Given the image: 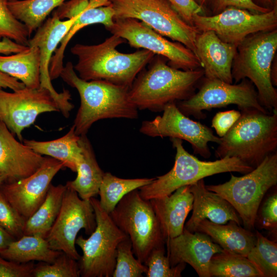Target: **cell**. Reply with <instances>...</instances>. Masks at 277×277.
Segmentation results:
<instances>
[{
  "label": "cell",
  "instance_id": "cell-1",
  "mask_svg": "<svg viewBox=\"0 0 277 277\" xmlns=\"http://www.w3.org/2000/svg\"><path fill=\"white\" fill-rule=\"evenodd\" d=\"M124 42L112 34L97 45H74L70 51L77 57L73 67L78 76L85 81H104L130 88L155 54L146 49L131 53L120 52L116 48Z\"/></svg>",
  "mask_w": 277,
  "mask_h": 277
},
{
  "label": "cell",
  "instance_id": "cell-2",
  "mask_svg": "<svg viewBox=\"0 0 277 277\" xmlns=\"http://www.w3.org/2000/svg\"><path fill=\"white\" fill-rule=\"evenodd\" d=\"M166 60L154 56L130 87V100L138 110L161 112L169 104L188 99L204 76L203 69H176L167 65Z\"/></svg>",
  "mask_w": 277,
  "mask_h": 277
},
{
  "label": "cell",
  "instance_id": "cell-3",
  "mask_svg": "<svg viewBox=\"0 0 277 277\" xmlns=\"http://www.w3.org/2000/svg\"><path fill=\"white\" fill-rule=\"evenodd\" d=\"M60 77L80 95V106L73 124L77 135H86L91 126L100 120L138 117V109L129 98V88L104 81L84 80L78 76L70 62L64 66Z\"/></svg>",
  "mask_w": 277,
  "mask_h": 277
},
{
  "label": "cell",
  "instance_id": "cell-4",
  "mask_svg": "<svg viewBox=\"0 0 277 277\" xmlns=\"http://www.w3.org/2000/svg\"><path fill=\"white\" fill-rule=\"evenodd\" d=\"M241 113L235 123L221 137L215 155L218 159L235 157L254 168L267 156L276 152L277 112L250 109Z\"/></svg>",
  "mask_w": 277,
  "mask_h": 277
},
{
  "label": "cell",
  "instance_id": "cell-5",
  "mask_svg": "<svg viewBox=\"0 0 277 277\" xmlns=\"http://www.w3.org/2000/svg\"><path fill=\"white\" fill-rule=\"evenodd\" d=\"M276 50V29L251 34L238 45L231 67L235 83L249 79L257 89L259 102L271 113L277 111V91L270 77Z\"/></svg>",
  "mask_w": 277,
  "mask_h": 277
},
{
  "label": "cell",
  "instance_id": "cell-6",
  "mask_svg": "<svg viewBox=\"0 0 277 277\" xmlns=\"http://www.w3.org/2000/svg\"><path fill=\"white\" fill-rule=\"evenodd\" d=\"M170 140L176 150L174 166L167 173L154 177L151 183L138 189L140 195L145 200L169 195L182 186L215 174L230 172L246 174L253 169L235 157L226 156L214 161H201L186 150L182 140L172 138Z\"/></svg>",
  "mask_w": 277,
  "mask_h": 277
},
{
  "label": "cell",
  "instance_id": "cell-7",
  "mask_svg": "<svg viewBox=\"0 0 277 277\" xmlns=\"http://www.w3.org/2000/svg\"><path fill=\"white\" fill-rule=\"evenodd\" d=\"M277 183V153L267 156L251 171L242 176L231 174L221 184L206 188L227 200L234 208L245 227H254L259 208L267 191Z\"/></svg>",
  "mask_w": 277,
  "mask_h": 277
},
{
  "label": "cell",
  "instance_id": "cell-8",
  "mask_svg": "<svg viewBox=\"0 0 277 277\" xmlns=\"http://www.w3.org/2000/svg\"><path fill=\"white\" fill-rule=\"evenodd\" d=\"M109 214L128 236L134 255L142 263L154 248L165 244L150 201L141 196L138 189L125 195Z\"/></svg>",
  "mask_w": 277,
  "mask_h": 277
},
{
  "label": "cell",
  "instance_id": "cell-9",
  "mask_svg": "<svg viewBox=\"0 0 277 277\" xmlns=\"http://www.w3.org/2000/svg\"><path fill=\"white\" fill-rule=\"evenodd\" d=\"M94 209L96 226L88 239L76 238L75 244L83 251L77 261L82 277H111L115 269L117 247L128 235L115 225L101 207L99 200L90 199Z\"/></svg>",
  "mask_w": 277,
  "mask_h": 277
},
{
  "label": "cell",
  "instance_id": "cell-10",
  "mask_svg": "<svg viewBox=\"0 0 277 277\" xmlns=\"http://www.w3.org/2000/svg\"><path fill=\"white\" fill-rule=\"evenodd\" d=\"M110 5L114 18L140 20L162 36L183 44L196 55L195 41L200 32L187 23L167 0H111Z\"/></svg>",
  "mask_w": 277,
  "mask_h": 277
},
{
  "label": "cell",
  "instance_id": "cell-11",
  "mask_svg": "<svg viewBox=\"0 0 277 277\" xmlns=\"http://www.w3.org/2000/svg\"><path fill=\"white\" fill-rule=\"evenodd\" d=\"M231 104L236 105L241 110L251 109L269 113L259 102L254 85L247 79L241 81L238 84H232L205 77L197 93L176 103L185 115L193 116L197 119L206 117L203 110L225 107Z\"/></svg>",
  "mask_w": 277,
  "mask_h": 277
},
{
  "label": "cell",
  "instance_id": "cell-12",
  "mask_svg": "<svg viewBox=\"0 0 277 277\" xmlns=\"http://www.w3.org/2000/svg\"><path fill=\"white\" fill-rule=\"evenodd\" d=\"M106 29L127 40L132 47L146 49L164 57L173 68L188 70L201 67L198 57L190 49L179 42L166 39L136 19L114 18L113 24Z\"/></svg>",
  "mask_w": 277,
  "mask_h": 277
},
{
  "label": "cell",
  "instance_id": "cell-13",
  "mask_svg": "<svg viewBox=\"0 0 277 277\" xmlns=\"http://www.w3.org/2000/svg\"><path fill=\"white\" fill-rule=\"evenodd\" d=\"M66 186L58 214L45 239L53 250L62 251L78 261L81 255L75 248L78 232L90 235L96 226L94 209L90 200H82Z\"/></svg>",
  "mask_w": 277,
  "mask_h": 277
},
{
  "label": "cell",
  "instance_id": "cell-14",
  "mask_svg": "<svg viewBox=\"0 0 277 277\" xmlns=\"http://www.w3.org/2000/svg\"><path fill=\"white\" fill-rule=\"evenodd\" d=\"M192 22L199 32L213 31L223 42L238 46L251 34L276 29L277 9L257 13L229 7L214 15L194 14Z\"/></svg>",
  "mask_w": 277,
  "mask_h": 277
},
{
  "label": "cell",
  "instance_id": "cell-15",
  "mask_svg": "<svg viewBox=\"0 0 277 277\" xmlns=\"http://www.w3.org/2000/svg\"><path fill=\"white\" fill-rule=\"evenodd\" d=\"M162 115L142 123L140 132L151 137L176 138L189 142L195 154L205 159L211 156L208 143L219 144L221 137L211 128L191 120L178 108L175 103L167 105Z\"/></svg>",
  "mask_w": 277,
  "mask_h": 277
},
{
  "label": "cell",
  "instance_id": "cell-16",
  "mask_svg": "<svg viewBox=\"0 0 277 277\" xmlns=\"http://www.w3.org/2000/svg\"><path fill=\"white\" fill-rule=\"evenodd\" d=\"M60 111L51 92L39 87L24 88L12 92L0 89V120L18 140L22 132L44 112Z\"/></svg>",
  "mask_w": 277,
  "mask_h": 277
},
{
  "label": "cell",
  "instance_id": "cell-17",
  "mask_svg": "<svg viewBox=\"0 0 277 277\" xmlns=\"http://www.w3.org/2000/svg\"><path fill=\"white\" fill-rule=\"evenodd\" d=\"M63 163L45 157L41 166L27 177L13 182H4L0 190L17 212L27 220L44 201L51 182L63 168Z\"/></svg>",
  "mask_w": 277,
  "mask_h": 277
},
{
  "label": "cell",
  "instance_id": "cell-18",
  "mask_svg": "<svg viewBox=\"0 0 277 277\" xmlns=\"http://www.w3.org/2000/svg\"><path fill=\"white\" fill-rule=\"evenodd\" d=\"M78 15L71 19L61 20L53 12L52 17L48 18L36 30L34 36L29 39L28 45L37 47L39 50L40 87L46 88L51 92L58 105L60 111L67 118L74 108V105L70 102L71 95L68 90L64 89L63 92L58 93L54 89L50 76L49 66L53 53Z\"/></svg>",
  "mask_w": 277,
  "mask_h": 277
},
{
  "label": "cell",
  "instance_id": "cell-19",
  "mask_svg": "<svg viewBox=\"0 0 277 277\" xmlns=\"http://www.w3.org/2000/svg\"><path fill=\"white\" fill-rule=\"evenodd\" d=\"M171 266L189 264L200 277H210L209 264L212 256L223 249L207 234L184 228L180 235L165 240Z\"/></svg>",
  "mask_w": 277,
  "mask_h": 277
},
{
  "label": "cell",
  "instance_id": "cell-20",
  "mask_svg": "<svg viewBox=\"0 0 277 277\" xmlns=\"http://www.w3.org/2000/svg\"><path fill=\"white\" fill-rule=\"evenodd\" d=\"M45 157L18 141L0 120V174L5 182L28 177L42 165Z\"/></svg>",
  "mask_w": 277,
  "mask_h": 277
},
{
  "label": "cell",
  "instance_id": "cell-21",
  "mask_svg": "<svg viewBox=\"0 0 277 277\" xmlns=\"http://www.w3.org/2000/svg\"><path fill=\"white\" fill-rule=\"evenodd\" d=\"M237 46L223 42L213 31L200 32L195 41L196 55L205 77L232 84L231 67Z\"/></svg>",
  "mask_w": 277,
  "mask_h": 277
},
{
  "label": "cell",
  "instance_id": "cell-22",
  "mask_svg": "<svg viewBox=\"0 0 277 277\" xmlns=\"http://www.w3.org/2000/svg\"><path fill=\"white\" fill-rule=\"evenodd\" d=\"M190 189L193 196V211L184 228L193 232L203 219L220 224L233 221L241 225L242 220L233 206L219 194L208 190L203 179L190 185Z\"/></svg>",
  "mask_w": 277,
  "mask_h": 277
},
{
  "label": "cell",
  "instance_id": "cell-23",
  "mask_svg": "<svg viewBox=\"0 0 277 277\" xmlns=\"http://www.w3.org/2000/svg\"><path fill=\"white\" fill-rule=\"evenodd\" d=\"M190 186H182L169 195L149 200L165 240L183 232L185 221L192 209L193 196Z\"/></svg>",
  "mask_w": 277,
  "mask_h": 277
},
{
  "label": "cell",
  "instance_id": "cell-24",
  "mask_svg": "<svg viewBox=\"0 0 277 277\" xmlns=\"http://www.w3.org/2000/svg\"><path fill=\"white\" fill-rule=\"evenodd\" d=\"M195 231L207 234L223 249L245 256L256 240L255 234L242 228L233 221H229L227 224H220L203 219L195 226Z\"/></svg>",
  "mask_w": 277,
  "mask_h": 277
},
{
  "label": "cell",
  "instance_id": "cell-25",
  "mask_svg": "<svg viewBox=\"0 0 277 277\" xmlns=\"http://www.w3.org/2000/svg\"><path fill=\"white\" fill-rule=\"evenodd\" d=\"M83 156L76 165V178L66 185L75 191L80 197L90 200L98 194L105 172L96 161L92 146L86 134L80 136Z\"/></svg>",
  "mask_w": 277,
  "mask_h": 277
},
{
  "label": "cell",
  "instance_id": "cell-26",
  "mask_svg": "<svg viewBox=\"0 0 277 277\" xmlns=\"http://www.w3.org/2000/svg\"><path fill=\"white\" fill-rule=\"evenodd\" d=\"M80 136L73 125L69 131L57 139L48 141L23 140V143L34 152L45 155L63 163L65 167L76 172V165L83 156Z\"/></svg>",
  "mask_w": 277,
  "mask_h": 277
},
{
  "label": "cell",
  "instance_id": "cell-27",
  "mask_svg": "<svg viewBox=\"0 0 277 277\" xmlns=\"http://www.w3.org/2000/svg\"><path fill=\"white\" fill-rule=\"evenodd\" d=\"M0 71L20 81L27 88H39L41 72L39 48L31 46L13 54L0 55Z\"/></svg>",
  "mask_w": 277,
  "mask_h": 277
},
{
  "label": "cell",
  "instance_id": "cell-28",
  "mask_svg": "<svg viewBox=\"0 0 277 277\" xmlns=\"http://www.w3.org/2000/svg\"><path fill=\"white\" fill-rule=\"evenodd\" d=\"M114 17V10L110 4L90 8L80 14L62 39L60 47L56 49L51 59L49 66L51 80H53L60 76L64 68L63 60L65 49L76 32L85 27L94 24H102L106 29L113 24Z\"/></svg>",
  "mask_w": 277,
  "mask_h": 277
},
{
  "label": "cell",
  "instance_id": "cell-29",
  "mask_svg": "<svg viewBox=\"0 0 277 277\" xmlns=\"http://www.w3.org/2000/svg\"><path fill=\"white\" fill-rule=\"evenodd\" d=\"M62 251L53 250L47 240L35 235H23L0 252L3 258L21 263L34 261L51 263Z\"/></svg>",
  "mask_w": 277,
  "mask_h": 277
},
{
  "label": "cell",
  "instance_id": "cell-30",
  "mask_svg": "<svg viewBox=\"0 0 277 277\" xmlns=\"http://www.w3.org/2000/svg\"><path fill=\"white\" fill-rule=\"evenodd\" d=\"M66 189V185H50L42 204L26 221L24 235L46 238L58 214Z\"/></svg>",
  "mask_w": 277,
  "mask_h": 277
},
{
  "label": "cell",
  "instance_id": "cell-31",
  "mask_svg": "<svg viewBox=\"0 0 277 277\" xmlns=\"http://www.w3.org/2000/svg\"><path fill=\"white\" fill-rule=\"evenodd\" d=\"M66 0H9L13 16L23 23L29 36L44 23L47 16Z\"/></svg>",
  "mask_w": 277,
  "mask_h": 277
},
{
  "label": "cell",
  "instance_id": "cell-32",
  "mask_svg": "<svg viewBox=\"0 0 277 277\" xmlns=\"http://www.w3.org/2000/svg\"><path fill=\"white\" fill-rule=\"evenodd\" d=\"M154 179H122L105 172L98 191L101 207L109 214L125 195L150 184Z\"/></svg>",
  "mask_w": 277,
  "mask_h": 277
},
{
  "label": "cell",
  "instance_id": "cell-33",
  "mask_svg": "<svg viewBox=\"0 0 277 277\" xmlns=\"http://www.w3.org/2000/svg\"><path fill=\"white\" fill-rule=\"evenodd\" d=\"M208 269L210 276L262 277L247 256L224 249L212 256Z\"/></svg>",
  "mask_w": 277,
  "mask_h": 277
},
{
  "label": "cell",
  "instance_id": "cell-34",
  "mask_svg": "<svg viewBox=\"0 0 277 277\" xmlns=\"http://www.w3.org/2000/svg\"><path fill=\"white\" fill-rule=\"evenodd\" d=\"M255 245L247 258L256 267L262 277L277 276V244L258 231H256Z\"/></svg>",
  "mask_w": 277,
  "mask_h": 277
},
{
  "label": "cell",
  "instance_id": "cell-35",
  "mask_svg": "<svg viewBox=\"0 0 277 277\" xmlns=\"http://www.w3.org/2000/svg\"><path fill=\"white\" fill-rule=\"evenodd\" d=\"M147 267L134 258L128 236L117 247L116 264L113 277H142Z\"/></svg>",
  "mask_w": 277,
  "mask_h": 277
},
{
  "label": "cell",
  "instance_id": "cell-36",
  "mask_svg": "<svg viewBox=\"0 0 277 277\" xmlns=\"http://www.w3.org/2000/svg\"><path fill=\"white\" fill-rule=\"evenodd\" d=\"M77 260L62 253L51 263L40 262L35 264L32 277H79Z\"/></svg>",
  "mask_w": 277,
  "mask_h": 277
},
{
  "label": "cell",
  "instance_id": "cell-37",
  "mask_svg": "<svg viewBox=\"0 0 277 277\" xmlns=\"http://www.w3.org/2000/svg\"><path fill=\"white\" fill-rule=\"evenodd\" d=\"M164 245L154 248L144 264L147 267V277H180L186 264L181 263L171 266L168 257L165 255Z\"/></svg>",
  "mask_w": 277,
  "mask_h": 277
},
{
  "label": "cell",
  "instance_id": "cell-38",
  "mask_svg": "<svg viewBox=\"0 0 277 277\" xmlns=\"http://www.w3.org/2000/svg\"><path fill=\"white\" fill-rule=\"evenodd\" d=\"M9 0H0V41L9 38L18 44L27 46L29 35L25 25L17 20L8 6Z\"/></svg>",
  "mask_w": 277,
  "mask_h": 277
},
{
  "label": "cell",
  "instance_id": "cell-39",
  "mask_svg": "<svg viewBox=\"0 0 277 277\" xmlns=\"http://www.w3.org/2000/svg\"><path fill=\"white\" fill-rule=\"evenodd\" d=\"M26 221L0 190V226L17 240L24 235Z\"/></svg>",
  "mask_w": 277,
  "mask_h": 277
},
{
  "label": "cell",
  "instance_id": "cell-40",
  "mask_svg": "<svg viewBox=\"0 0 277 277\" xmlns=\"http://www.w3.org/2000/svg\"><path fill=\"white\" fill-rule=\"evenodd\" d=\"M111 0H69L53 11L61 20L74 18L85 10L110 4Z\"/></svg>",
  "mask_w": 277,
  "mask_h": 277
},
{
  "label": "cell",
  "instance_id": "cell-41",
  "mask_svg": "<svg viewBox=\"0 0 277 277\" xmlns=\"http://www.w3.org/2000/svg\"><path fill=\"white\" fill-rule=\"evenodd\" d=\"M229 7L244 9L257 13H264L270 11L256 5L251 0H207V1L206 8H209L212 13L211 15L217 14Z\"/></svg>",
  "mask_w": 277,
  "mask_h": 277
},
{
  "label": "cell",
  "instance_id": "cell-42",
  "mask_svg": "<svg viewBox=\"0 0 277 277\" xmlns=\"http://www.w3.org/2000/svg\"><path fill=\"white\" fill-rule=\"evenodd\" d=\"M259 223L263 228L274 232L277 228V194L274 192L264 202L259 215Z\"/></svg>",
  "mask_w": 277,
  "mask_h": 277
},
{
  "label": "cell",
  "instance_id": "cell-43",
  "mask_svg": "<svg viewBox=\"0 0 277 277\" xmlns=\"http://www.w3.org/2000/svg\"><path fill=\"white\" fill-rule=\"evenodd\" d=\"M35 265L33 262L21 263L0 255V277H32Z\"/></svg>",
  "mask_w": 277,
  "mask_h": 277
},
{
  "label": "cell",
  "instance_id": "cell-44",
  "mask_svg": "<svg viewBox=\"0 0 277 277\" xmlns=\"http://www.w3.org/2000/svg\"><path fill=\"white\" fill-rule=\"evenodd\" d=\"M239 111L231 110L216 113L212 120L213 127L219 137L224 136L241 116Z\"/></svg>",
  "mask_w": 277,
  "mask_h": 277
},
{
  "label": "cell",
  "instance_id": "cell-45",
  "mask_svg": "<svg viewBox=\"0 0 277 277\" xmlns=\"http://www.w3.org/2000/svg\"><path fill=\"white\" fill-rule=\"evenodd\" d=\"M180 16L188 24L193 25V16L207 15L206 11L194 0H167Z\"/></svg>",
  "mask_w": 277,
  "mask_h": 277
},
{
  "label": "cell",
  "instance_id": "cell-46",
  "mask_svg": "<svg viewBox=\"0 0 277 277\" xmlns=\"http://www.w3.org/2000/svg\"><path fill=\"white\" fill-rule=\"evenodd\" d=\"M28 47L18 44L9 38L4 37L0 41V55L18 53L26 50Z\"/></svg>",
  "mask_w": 277,
  "mask_h": 277
},
{
  "label": "cell",
  "instance_id": "cell-47",
  "mask_svg": "<svg viewBox=\"0 0 277 277\" xmlns=\"http://www.w3.org/2000/svg\"><path fill=\"white\" fill-rule=\"evenodd\" d=\"M25 87L24 84L17 79L0 71V89L9 88L16 91Z\"/></svg>",
  "mask_w": 277,
  "mask_h": 277
},
{
  "label": "cell",
  "instance_id": "cell-48",
  "mask_svg": "<svg viewBox=\"0 0 277 277\" xmlns=\"http://www.w3.org/2000/svg\"><path fill=\"white\" fill-rule=\"evenodd\" d=\"M16 239L0 226V252Z\"/></svg>",
  "mask_w": 277,
  "mask_h": 277
},
{
  "label": "cell",
  "instance_id": "cell-49",
  "mask_svg": "<svg viewBox=\"0 0 277 277\" xmlns=\"http://www.w3.org/2000/svg\"><path fill=\"white\" fill-rule=\"evenodd\" d=\"M256 5L268 9L272 10L276 6V0H251Z\"/></svg>",
  "mask_w": 277,
  "mask_h": 277
},
{
  "label": "cell",
  "instance_id": "cell-50",
  "mask_svg": "<svg viewBox=\"0 0 277 277\" xmlns=\"http://www.w3.org/2000/svg\"><path fill=\"white\" fill-rule=\"evenodd\" d=\"M194 1L197 5L202 7L206 11L207 0H194Z\"/></svg>",
  "mask_w": 277,
  "mask_h": 277
},
{
  "label": "cell",
  "instance_id": "cell-51",
  "mask_svg": "<svg viewBox=\"0 0 277 277\" xmlns=\"http://www.w3.org/2000/svg\"><path fill=\"white\" fill-rule=\"evenodd\" d=\"M6 181V179L4 176L0 174V186L1 185Z\"/></svg>",
  "mask_w": 277,
  "mask_h": 277
}]
</instances>
